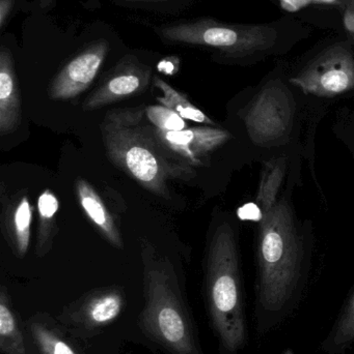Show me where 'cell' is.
<instances>
[{
  "instance_id": "4",
  "label": "cell",
  "mask_w": 354,
  "mask_h": 354,
  "mask_svg": "<svg viewBox=\"0 0 354 354\" xmlns=\"http://www.w3.org/2000/svg\"><path fill=\"white\" fill-rule=\"evenodd\" d=\"M204 297L220 354H237L247 343L240 259L230 223L218 225L204 261Z\"/></svg>"
},
{
  "instance_id": "1",
  "label": "cell",
  "mask_w": 354,
  "mask_h": 354,
  "mask_svg": "<svg viewBox=\"0 0 354 354\" xmlns=\"http://www.w3.org/2000/svg\"><path fill=\"white\" fill-rule=\"evenodd\" d=\"M143 308L139 326L164 354H205L197 324L174 262L141 241Z\"/></svg>"
},
{
  "instance_id": "21",
  "label": "cell",
  "mask_w": 354,
  "mask_h": 354,
  "mask_svg": "<svg viewBox=\"0 0 354 354\" xmlns=\"http://www.w3.org/2000/svg\"><path fill=\"white\" fill-rule=\"evenodd\" d=\"M343 25L349 39L354 43V6L349 0H345L343 10Z\"/></svg>"
},
{
  "instance_id": "22",
  "label": "cell",
  "mask_w": 354,
  "mask_h": 354,
  "mask_svg": "<svg viewBox=\"0 0 354 354\" xmlns=\"http://www.w3.org/2000/svg\"><path fill=\"white\" fill-rule=\"evenodd\" d=\"M180 60L176 56H170V57L164 58L159 64H157V68L159 72L166 75L176 74L179 68Z\"/></svg>"
},
{
  "instance_id": "14",
  "label": "cell",
  "mask_w": 354,
  "mask_h": 354,
  "mask_svg": "<svg viewBox=\"0 0 354 354\" xmlns=\"http://www.w3.org/2000/svg\"><path fill=\"white\" fill-rule=\"evenodd\" d=\"M27 333L37 354H81L67 339L66 330L46 314H35L27 320Z\"/></svg>"
},
{
  "instance_id": "11",
  "label": "cell",
  "mask_w": 354,
  "mask_h": 354,
  "mask_svg": "<svg viewBox=\"0 0 354 354\" xmlns=\"http://www.w3.org/2000/svg\"><path fill=\"white\" fill-rule=\"evenodd\" d=\"M33 204L26 194L2 200V232L17 257L22 258L30 245Z\"/></svg>"
},
{
  "instance_id": "2",
  "label": "cell",
  "mask_w": 354,
  "mask_h": 354,
  "mask_svg": "<svg viewBox=\"0 0 354 354\" xmlns=\"http://www.w3.org/2000/svg\"><path fill=\"white\" fill-rule=\"evenodd\" d=\"M258 316L268 324L287 311L303 268V248L294 212L286 198L258 216Z\"/></svg>"
},
{
  "instance_id": "17",
  "label": "cell",
  "mask_w": 354,
  "mask_h": 354,
  "mask_svg": "<svg viewBox=\"0 0 354 354\" xmlns=\"http://www.w3.org/2000/svg\"><path fill=\"white\" fill-rule=\"evenodd\" d=\"M60 208L56 196L50 189H45L37 200L39 228H37V254L39 257L51 251L55 230V216Z\"/></svg>"
},
{
  "instance_id": "5",
  "label": "cell",
  "mask_w": 354,
  "mask_h": 354,
  "mask_svg": "<svg viewBox=\"0 0 354 354\" xmlns=\"http://www.w3.org/2000/svg\"><path fill=\"white\" fill-rule=\"evenodd\" d=\"M159 35L168 44L202 46L232 58H243L272 49L278 30L269 25L224 23L211 18L166 25Z\"/></svg>"
},
{
  "instance_id": "6",
  "label": "cell",
  "mask_w": 354,
  "mask_h": 354,
  "mask_svg": "<svg viewBox=\"0 0 354 354\" xmlns=\"http://www.w3.org/2000/svg\"><path fill=\"white\" fill-rule=\"evenodd\" d=\"M126 306V293L122 287H101L66 306L58 314L57 322L71 336L87 340L114 324Z\"/></svg>"
},
{
  "instance_id": "13",
  "label": "cell",
  "mask_w": 354,
  "mask_h": 354,
  "mask_svg": "<svg viewBox=\"0 0 354 354\" xmlns=\"http://www.w3.org/2000/svg\"><path fill=\"white\" fill-rule=\"evenodd\" d=\"M75 189L83 212L98 229L100 234L114 248L123 249L124 243L118 227L116 226L107 206L93 185L85 179L79 178L75 183Z\"/></svg>"
},
{
  "instance_id": "25",
  "label": "cell",
  "mask_w": 354,
  "mask_h": 354,
  "mask_svg": "<svg viewBox=\"0 0 354 354\" xmlns=\"http://www.w3.org/2000/svg\"><path fill=\"white\" fill-rule=\"evenodd\" d=\"M283 354H293V353H292V351H285V353H283Z\"/></svg>"
},
{
  "instance_id": "12",
  "label": "cell",
  "mask_w": 354,
  "mask_h": 354,
  "mask_svg": "<svg viewBox=\"0 0 354 354\" xmlns=\"http://www.w3.org/2000/svg\"><path fill=\"white\" fill-rule=\"evenodd\" d=\"M21 97L12 53L2 46L0 51V135L6 136L21 124Z\"/></svg>"
},
{
  "instance_id": "24",
  "label": "cell",
  "mask_w": 354,
  "mask_h": 354,
  "mask_svg": "<svg viewBox=\"0 0 354 354\" xmlns=\"http://www.w3.org/2000/svg\"><path fill=\"white\" fill-rule=\"evenodd\" d=\"M52 2L53 0H39V6H41L42 10H48L51 8Z\"/></svg>"
},
{
  "instance_id": "23",
  "label": "cell",
  "mask_w": 354,
  "mask_h": 354,
  "mask_svg": "<svg viewBox=\"0 0 354 354\" xmlns=\"http://www.w3.org/2000/svg\"><path fill=\"white\" fill-rule=\"evenodd\" d=\"M14 0H0V27L3 28L12 10Z\"/></svg>"
},
{
  "instance_id": "15",
  "label": "cell",
  "mask_w": 354,
  "mask_h": 354,
  "mask_svg": "<svg viewBox=\"0 0 354 354\" xmlns=\"http://www.w3.org/2000/svg\"><path fill=\"white\" fill-rule=\"evenodd\" d=\"M0 351L2 354H29L18 312L4 286L0 289Z\"/></svg>"
},
{
  "instance_id": "9",
  "label": "cell",
  "mask_w": 354,
  "mask_h": 354,
  "mask_svg": "<svg viewBox=\"0 0 354 354\" xmlns=\"http://www.w3.org/2000/svg\"><path fill=\"white\" fill-rule=\"evenodd\" d=\"M152 68L135 56L122 58L105 80L83 102L85 111H94L127 97L141 95L152 81Z\"/></svg>"
},
{
  "instance_id": "8",
  "label": "cell",
  "mask_w": 354,
  "mask_h": 354,
  "mask_svg": "<svg viewBox=\"0 0 354 354\" xmlns=\"http://www.w3.org/2000/svg\"><path fill=\"white\" fill-rule=\"evenodd\" d=\"M154 133L166 153L177 163L191 169L203 165L213 151L231 139L228 131L213 126L193 127L174 132L154 127Z\"/></svg>"
},
{
  "instance_id": "7",
  "label": "cell",
  "mask_w": 354,
  "mask_h": 354,
  "mask_svg": "<svg viewBox=\"0 0 354 354\" xmlns=\"http://www.w3.org/2000/svg\"><path fill=\"white\" fill-rule=\"evenodd\" d=\"M308 95L332 97L354 89V54L351 44L341 41L324 49L290 79Z\"/></svg>"
},
{
  "instance_id": "3",
  "label": "cell",
  "mask_w": 354,
  "mask_h": 354,
  "mask_svg": "<svg viewBox=\"0 0 354 354\" xmlns=\"http://www.w3.org/2000/svg\"><path fill=\"white\" fill-rule=\"evenodd\" d=\"M100 130L114 165L158 197L170 199V179L193 176V169L177 163L162 149L145 118V107L109 110Z\"/></svg>"
},
{
  "instance_id": "20",
  "label": "cell",
  "mask_w": 354,
  "mask_h": 354,
  "mask_svg": "<svg viewBox=\"0 0 354 354\" xmlns=\"http://www.w3.org/2000/svg\"><path fill=\"white\" fill-rule=\"evenodd\" d=\"M145 118L150 124H153L158 130L174 132L187 129L184 118L170 108L163 105H153L145 107Z\"/></svg>"
},
{
  "instance_id": "26",
  "label": "cell",
  "mask_w": 354,
  "mask_h": 354,
  "mask_svg": "<svg viewBox=\"0 0 354 354\" xmlns=\"http://www.w3.org/2000/svg\"><path fill=\"white\" fill-rule=\"evenodd\" d=\"M349 1H351V3H353V6H354V0H349Z\"/></svg>"
},
{
  "instance_id": "19",
  "label": "cell",
  "mask_w": 354,
  "mask_h": 354,
  "mask_svg": "<svg viewBox=\"0 0 354 354\" xmlns=\"http://www.w3.org/2000/svg\"><path fill=\"white\" fill-rule=\"evenodd\" d=\"M354 344V291L322 348L328 354L343 353Z\"/></svg>"
},
{
  "instance_id": "10",
  "label": "cell",
  "mask_w": 354,
  "mask_h": 354,
  "mask_svg": "<svg viewBox=\"0 0 354 354\" xmlns=\"http://www.w3.org/2000/svg\"><path fill=\"white\" fill-rule=\"evenodd\" d=\"M109 51V43L99 39L71 58L52 79L48 95L55 101L74 99L87 91L95 80Z\"/></svg>"
},
{
  "instance_id": "18",
  "label": "cell",
  "mask_w": 354,
  "mask_h": 354,
  "mask_svg": "<svg viewBox=\"0 0 354 354\" xmlns=\"http://www.w3.org/2000/svg\"><path fill=\"white\" fill-rule=\"evenodd\" d=\"M285 174L286 161L284 158L272 160L265 164L256 198L258 214L266 212L276 203Z\"/></svg>"
},
{
  "instance_id": "16",
  "label": "cell",
  "mask_w": 354,
  "mask_h": 354,
  "mask_svg": "<svg viewBox=\"0 0 354 354\" xmlns=\"http://www.w3.org/2000/svg\"><path fill=\"white\" fill-rule=\"evenodd\" d=\"M153 83L154 86L162 93V97H157V102H159L160 105L170 108L185 120H191L205 126L215 124L209 116L206 115L201 109L195 107L186 95L179 93L166 81L162 80L159 77L154 76Z\"/></svg>"
}]
</instances>
